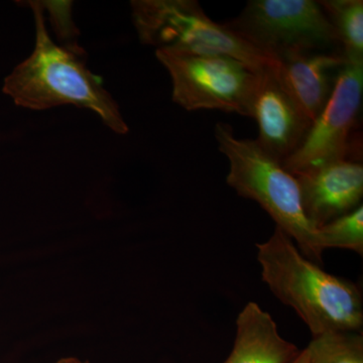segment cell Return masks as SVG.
I'll list each match as a JSON object with an SVG mask.
<instances>
[{"label": "cell", "mask_w": 363, "mask_h": 363, "mask_svg": "<svg viewBox=\"0 0 363 363\" xmlns=\"http://www.w3.org/2000/svg\"><path fill=\"white\" fill-rule=\"evenodd\" d=\"M362 93L363 64L348 62L338 72L330 96L302 145L281 166L294 174L338 160H357L354 156L359 157L362 149L352 131Z\"/></svg>", "instance_id": "obj_7"}, {"label": "cell", "mask_w": 363, "mask_h": 363, "mask_svg": "<svg viewBox=\"0 0 363 363\" xmlns=\"http://www.w3.org/2000/svg\"><path fill=\"white\" fill-rule=\"evenodd\" d=\"M223 26L276 60L340 47L324 9L314 0H250Z\"/></svg>", "instance_id": "obj_5"}, {"label": "cell", "mask_w": 363, "mask_h": 363, "mask_svg": "<svg viewBox=\"0 0 363 363\" xmlns=\"http://www.w3.org/2000/svg\"><path fill=\"white\" fill-rule=\"evenodd\" d=\"M64 363H89L87 362H82V360L78 359L75 357H66L63 358Z\"/></svg>", "instance_id": "obj_17"}, {"label": "cell", "mask_w": 363, "mask_h": 363, "mask_svg": "<svg viewBox=\"0 0 363 363\" xmlns=\"http://www.w3.org/2000/svg\"><path fill=\"white\" fill-rule=\"evenodd\" d=\"M319 247L322 252L328 248H341L363 255L362 204L348 214L320 227Z\"/></svg>", "instance_id": "obj_14"}, {"label": "cell", "mask_w": 363, "mask_h": 363, "mask_svg": "<svg viewBox=\"0 0 363 363\" xmlns=\"http://www.w3.org/2000/svg\"><path fill=\"white\" fill-rule=\"evenodd\" d=\"M319 4L337 35L345 58L350 63L363 64L362 0H321Z\"/></svg>", "instance_id": "obj_12"}, {"label": "cell", "mask_w": 363, "mask_h": 363, "mask_svg": "<svg viewBox=\"0 0 363 363\" xmlns=\"http://www.w3.org/2000/svg\"><path fill=\"white\" fill-rule=\"evenodd\" d=\"M311 363H363V336L358 332H328L306 347Z\"/></svg>", "instance_id": "obj_13"}, {"label": "cell", "mask_w": 363, "mask_h": 363, "mask_svg": "<svg viewBox=\"0 0 363 363\" xmlns=\"http://www.w3.org/2000/svg\"><path fill=\"white\" fill-rule=\"evenodd\" d=\"M257 247L262 281L283 304L297 312L313 337L328 332L362 333L363 301L357 284L307 259L278 227Z\"/></svg>", "instance_id": "obj_2"}, {"label": "cell", "mask_w": 363, "mask_h": 363, "mask_svg": "<svg viewBox=\"0 0 363 363\" xmlns=\"http://www.w3.org/2000/svg\"><path fill=\"white\" fill-rule=\"evenodd\" d=\"M274 67L260 72L250 117L259 126L257 143L281 164L300 147L313 123L284 89Z\"/></svg>", "instance_id": "obj_8"}, {"label": "cell", "mask_w": 363, "mask_h": 363, "mask_svg": "<svg viewBox=\"0 0 363 363\" xmlns=\"http://www.w3.org/2000/svg\"><path fill=\"white\" fill-rule=\"evenodd\" d=\"M172 80V100L187 111H220L250 117L262 70L227 55L157 50ZM267 68V67H266Z\"/></svg>", "instance_id": "obj_6"}, {"label": "cell", "mask_w": 363, "mask_h": 363, "mask_svg": "<svg viewBox=\"0 0 363 363\" xmlns=\"http://www.w3.org/2000/svg\"><path fill=\"white\" fill-rule=\"evenodd\" d=\"M40 6L47 14L51 23L52 32L62 43V47L72 51L84 54L82 48L79 47L78 39L80 33L75 21L73 20V1H39Z\"/></svg>", "instance_id": "obj_15"}, {"label": "cell", "mask_w": 363, "mask_h": 363, "mask_svg": "<svg viewBox=\"0 0 363 363\" xmlns=\"http://www.w3.org/2000/svg\"><path fill=\"white\" fill-rule=\"evenodd\" d=\"M55 363H64L63 358H62V359H60V360H58V362H55Z\"/></svg>", "instance_id": "obj_18"}, {"label": "cell", "mask_w": 363, "mask_h": 363, "mask_svg": "<svg viewBox=\"0 0 363 363\" xmlns=\"http://www.w3.org/2000/svg\"><path fill=\"white\" fill-rule=\"evenodd\" d=\"M292 175L297 179L300 187L306 217L315 229L362 205V161L338 160Z\"/></svg>", "instance_id": "obj_9"}, {"label": "cell", "mask_w": 363, "mask_h": 363, "mask_svg": "<svg viewBox=\"0 0 363 363\" xmlns=\"http://www.w3.org/2000/svg\"><path fill=\"white\" fill-rule=\"evenodd\" d=\"M347 63L343 52H302L277 60L274 70L286 92L314 123L330 96L338 72Z\"/></svg>", "instance_id": "obj_10"}, {"label": "cell", "mask_w": 363, "mask_h": 363, "mask_svg": "<svg viewBox=\"0 0 363 363\" xmlns=\"http://www.w3.org/2000/svg\"><path fill=\"white\" fill-rule=\"evenodd\" d=\"M291 363H311V362H310L309 354H308V351L306 350V348L304 350L301 351L300 354Z\"/></svg>", "instance_id": "obj_16"}, {"label": "cell", "mask_w": 363, "mask_h": 363, "mask_svg": "<svg viewBox=\"0 0 363 363\" xmlns=\"http://www.w3.org/2000/svg\"><path fill=\"white\" fill-rule=\"evenodd\" d=\"M130 7L138 39L156 51L227 55L257 70L277 65L276 59L212 21L196 0H133Z\"/></svg>", "instance_id": "obj_4"}, {"label": "cell", "mask_w": 363, "mask_h": 363, "mask_svg": "<svg viewBox=\"0 0 363 363\" xmlns=\"http://www.w3.org/2000/svg\"><path fill=\"white\" fill-rule=\"evenodd\" d=\"M214 136L229 162L227 184L241 197L266 210L277 227L296 241L303 255L321 264L319 235L306 217L297 179L257 140L238 138L228 123H217Z\"/></svg>", "instance_id": "obj_3"}, {"label": "cell", "mask_w": 363, "mask_h": 363, "mask_svg": "<svg viewBox=\"0 0 363 363\" xmlns=\"http://www.w3.org/2000/svg\"><path fill=\"white\" fill-rule=\"evenodd\" d=\"M35 26L32 54L4 81L2 92L18 106L30 111H47L62 105L95 112L105 125L126 135L128 123L101 79L86 66L81 52L57 45L50 37L45 16L39 1H26Z\"/></svg>", "instance_id": "obj_1"}, {"label": "cell", "mask_w": 363, "mask_h": 363, "mask_svg": "<svg viewBox=\"0 0 363 363\" xmlns=\"http://www.w3.org/2000/svg\"><path fill=\"white\" fill-rule=\"evenodd\" d=\"M300 352L279 335L271 315L250 302L238 315L233 351L224 363H291Z\"/></svg>", "instance_id": "obj_11"}]
</instances>
